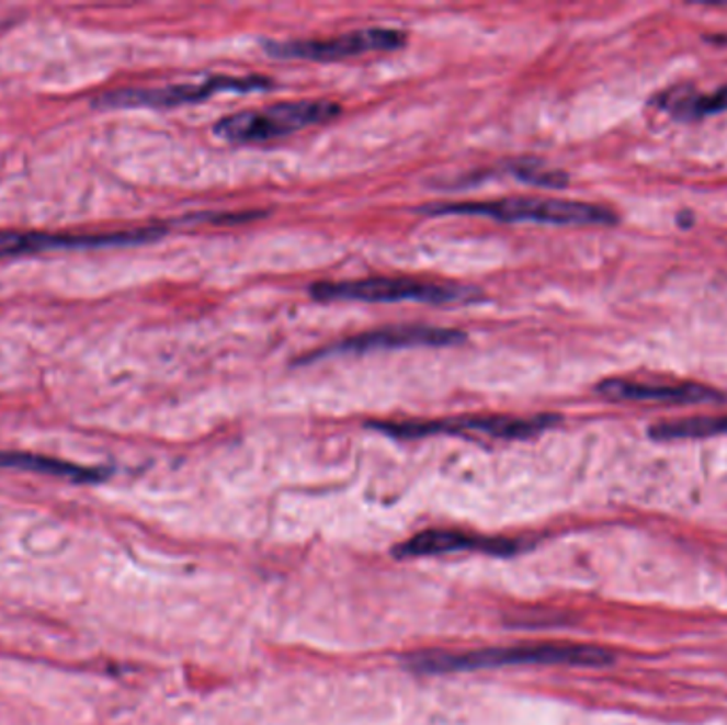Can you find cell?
I'll return each mask as SVG.
<instances>
[{"label":"cell","instance_id":"cell-5","mask_svg":"<svg viewBox=\"0 0 727 725\" xmlns=\"http://www.w3.org/2000/svg\"><path fill=\"white\" fill-rule=\"evenodd\" d=\"M407 43V33L394 29H364L321 41H269L264 49L273 58L334 63L373 52H394Z\"/></svg>","mask_w":727,"mask_h":725},{"label":"cell","instance_id":"cell-8","mask_svg":"<svg viewBox=\"0 0 727 725\" xmlns=\"http://www.w3.org/2000/svg\"><path fill=\"white\" fill-rule=\"evenodd\" d=\"M466 341V335L451 328H430V326H394L357 335L347 339L332 349H323L317 355L326 353H366L385 349H407V347H450Z\"/></svg>","mask_w":727,"mask_h":725},{"label":"cell","instance_id":"cell-1","mask_svg":"<svg viewBox=\"0 0 727 725\" xmlns=\"http://www.w3.org/2000/svg\"><path fill=\"white\" fill-rule=\"evenodd\" d=\"M615 661L609 649L595 645L575 643H541V645H518V647H493L453 656H425L413 661V668L421 672H462L498 666H523V664H545V666H581L600 668Z\"/></svg>","mask_w":727,"mask_h":725},{"label":"cell","instance_id":"cell-2","mask_svg":"<svg viewBox=\"0 0 727 725\" xmlns=\"http://www.w3.org/2000/svg\"><path fill=\"white\" fill-rule=\"evenodd\" d=\"M425 213L434 215H484L498 222L515 224H552V226H615L620 222L617 213L611 208L575 201L554 199H502L487 203H453L425 207Z\"/></svg>","mask_w":727,"mask_h":725},{"label":"cell","instance_id":"cell-3","mask_svg":"<svg viewBox=\"0 0 727 725\" xmlns=\"http://www.w3.org/2000/svg\"><path fill=\"white\" fill-rule=\"evenodd\" d=\"M319 303H428L451 305L468 303L470 292L464 287L419 281L411 276H368L351 281H321L309 287Z\"/></svg>","mask_w":727,"mask_h":725},{"label":"cell","instance_id":"cell-4","mask_svg":"<svg viewBox=\"0 0 727 725\" xmlns=\"http://www.w3.org/2000/svg\"><path fill=\"white\" fill-rule=\"evenodd\" d=\"M339 113L341 106L330 101L281 103L221 117L215 124L213 133L230 143H266L330 122Z\"/></svg>","mask_w":727,"mask_h":725},{"label":"cell","instance_id":"cell-15","mask_svg":"<svg viewBox=\"0 0 727 725\" xmlns=\"http://www.w3.org/2000/svg\"><path fill=\"white\" fill-rule=\"evenodd\" d=\"M704 41H708L713 45H727V35H708L704 36Z\"/></svg>","mask_w":727,"mask_h":725},{"label":"cell","instance_id":"cell-9","mask_svg":"<svg viewBox=\"0 0 727 725\" xmlns=\"http://www.w3.org/2000/svg\"><path fill=\"white\" fill-rule=\"evenodd\" d=\"M595 392L609 400H634V403H677V405H702L722 403L726 396L719 389L700 383H640L632 380H606L598 383Z\"/></svg>","mask_w":727,"mask_h":725},{"label":"cell","instance_id":"cell-12","mask_svg":"<svg viewBox=\"0 0 727 725\" xmlns=\"http://www.w3.org/2000/svg\"><path fill=\"white\" fill-rule=\"evenodd\" d=\"M659 106L668 109L679 120H702L727 111V86L713 94H693L672 90L659 99Z\"/></svg>","mask_w":727,"mask_h":725},{"label":"cell","instance_id":"cell-7","mask_svg":"<svg viewBox=\"0 0 727 725\" xmlns=\"http://www.w3.org/2000/svg\"><path fill=\"white\" fill-rule=\"evenodd\" d=\"M271 81L264 77H213L201 83H179L167 88H128L109 92L96 101L101 109H139V106H177V104L201 103L219 92H255L269 90Z\"/></svg>","mask_w":727,"mask_h":725},{"label":"cell","instance_id":"cell-10","mask_svg":"<svg viewBox=\"0 0 727 725\" xmlns=\"http://www.w3.org/2000/svg\"><path fill=\"white\" fill-rule=\"evenodd\" d=\"M464 550H484L487 553L509 555V553L520 550V543L479 539L475 534L455 532V530H428V532H419L409 541L400 543L394 550V555L396 557H425V555H441V553L464 552Z\"/></svg>","mask_w":727,"mask_h":725},{"label":"cell","instance_id":"cell-11","mask_svg":"<svg viewBox=\"0 0 727 725\" xmlns=\"http://www.w3.org/2000/svg\"><path fill=\"white\" fill-rule=\"evenodd\" d=\"M0 468H18V471H31V473H41V475H54V477H63L75 484H99L109 477V471H104V468H88V466L56 460V457L22 453V451H0Z\"/></svg>","mask_w":727,"mask_h":725},{"label":"cell","instance_id":"cell-13","mask_svg":"<svg viewBox=\"0 0 727 725\" xmlns=\"http://www.w3.org/2000/svg\"><path fill=\"white\" fill-rule=\"evenodd\" d=\"M717 434H727V415L717 417H688L679 421L656 423L649 430V437L656 441H685V439H708Z\"/></svg>","mask_w":727,"mask_h":725},{"label":"cell","instance_id":"cell-6","mask_svg":"<svg viewBox=\"0 0 727 725\" xmlns=\"http://www.w3.org/2000/svg\"><path fill=\"white\" fill-rule=\"evenodd\" d=\"M555 415L538 417H509V415H481L457 417L443 421H409V423H379L377 428L398 439H419L430 434H487L493 439H530L552 428Z\"/></svg>","mask_w":727,"mask_h":725},{"label":"cell","instance_id":"cell-14","mask_svg":"<svg viewBox=\"0 0 727 725\" xmlns=\"http://www.w3.org/2000/svg\"><path fill=\"white\" fill-rule=\"evenodd\" d=\"M513 174L520 177L521 181L525 183H532V185H543V188H564L570 177L564 173V171H555V169H547L538 162H520L515 165L513 169Z\"/></svg>","mask_w":727,"mask_h":725}]
</instances>
